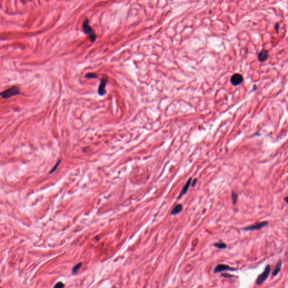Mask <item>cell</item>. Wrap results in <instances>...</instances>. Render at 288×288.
Returning <instances> with one entry per match:
<instances>
[{"mask_svg":"<svg viewBox=\"0 0 288 288\" xmlns=\"http://www.w3.org/2000/svg\"><path fill=\"white\" fill-rule=\"evenodd\" d=\"M191 178H189L188 181H187V182H186L185 185L184 186V187H183V188L182 189L181 193H180V196L178 197L179 198L180 197H181L182 195H183L184 194H185L187 193V191H188V190L189 189V187L191 185Z\"/></svg>","mask_w":288,"mask_h":288,"instance_id":"cell-9","label":"cell"},{"mask_svg":"<svg viewBox=\"0 0 288 288\" xmlns=\"http://www.w3.org/2000/svg\"><path fill=\"white\" fill-rule=\"evenodd\" d=\"M237 197H238L237 194H236L235 192H232V201H233V203H234V204H235L236 202Z\"/></svg>","mask_w":288,"mask_h":288,"instance_id":"cell-16","label":"cell"},{"mask_svg":"<svg viewBox=\"0 0 288 288\" xmlns=\"http://www.w3.org/2000/svg\"><path fill=\"white\" fill-rule=\"evenodd\" d=\"M285 202H286L287 203H288V196L286 197H285Z\"/></svg>","mask_w":288,"mask_h":288,"instance_id":"cell-19","label":"cell"},{"mask_svg":"<svg viewBox=\"0 0 288 288\" xmlns=\"http://www.w3.org/2000/svg\"><path fill=\"white\" fill-rule=\"evenodd\" d=\"M279 28H280V25H279V23H276V24H275V30H276V32H277V31H278V30H279Z\"/></svg>","mask_w":288,"mask_h":288,"instance_id":"cell-17","label":"cell"},{"mask_svg":"<svg viewBox=\"0 0 288 288\" xmlns=\"http://www.w3.org/2000/svg\"><path fill=\"white\" fill-rule=\"evenodd\" d=\"M20 90L18 86H12L6 91H4L1 93V97L3 99H8L12 96H16L19 94Z\"/></svg>","mask_w":288,"mask_h":288,"instance_id":"cell-2","label":"cell"},{"mask_svg":"<svg viewBox=\"0 0 288 288\" xmlns=\"http://www.w3.org/2000/svg\"><path fill=\"white\" fill-rule=\"evenodd\" d=\"M270 270L271 268L270 266L267 265L265 268L264 271L258 276L257 280L256 283L257 285H261V284H262L267 279V277L269 276Z\"/></svg>","mask_w":288,"mask_h":288,"instance_id":"cell-3","label":"cell"},{"mask_svg":"<svg viewBox=\"0 0 288 288\" xmlns=\"http://www.w3.org/2000/svg\"><path fill=\"white\" fill-rule=\"evenodd\" d=\"M281 268V262L280 261L278 263H277V265H276V267L275 268V269H274V270H273V273H272L273 276H276L280 271Z\"/></svg>","mask_w":288,"mask_h":288,"instance_id":"cell-11","label":"cell"},{"mask_svg":"<svg viewBox=\"0 0 288 288\" xmlns=\"http://www.w3.org/2000/svg\"><path fill=\"white\" fill-rule=\"evenodd\" d=\"M214 245L216 247L220 249H224V248H226L227 247L226 245L223 243V242H217V243L214 244Z\"/></svg>","mask_w":288,"mask_h":288,"instance_id":"cell-13","label":"cell"},{"mask_svg":"<svg viewBox=\"0 0 288 288\" xmlns=\"http://www.w3.org/2000/svg\"><path fill=\"white\" fill-rule=\"evenodd\" d=\"M64 286V284L61 282L57 283L54 286V288H63Z\"/></svg>","mask_w":288,"mask_h":288,"instance_id":"cell-15","label":"cell"},{"mask_svg":"<svg viewBox=\"0 0 288 288\" xmlns=\"http://www.w3.org/2000/svg\"><path fill=\"white\" fill-rule=\"evenodd\" d=\"M106 83H107L106 78L101 79L98 88V93L100 95H103L106 93L105 87H106Z\"/></svg>","mask_w":288,"mask_h":288,"instance_id":"cell-7","label":"cell"},{"mask_svg":"<svg viewBox=\"0 0 288 288\" xmlns=\"http://www.w3.org/2000/svg\"><path fill=\"white\" fill-rule=\"evenodd\" d=\"M268 53L266 50L263 49L259 52L258 54V60L259 62H263L266 61L268 58Z\"/></svg>","mask_w":288,"mask_h":288,"instance_id":"cell-6","label":"cell"},{"mask_svg":"<svg viewBox=\"0 0 288 288\" xmlns=\"http://www.w3.org/2000/svg\"><path fill=\"white\" fill-rule=\"evenodd\" d=\"M230 81L232 85L235 86H239L241 84L242 82H243V77L240 74L235 73L232 75Z\"/></svg>","mask_w":288,"mask_h":288,"instance_id":"cell-4","label":"cell"},{"mask_svg":"<svg viewBox=\"0 0 288 288\" xmlns=\"http://www.w3.org/2000/svg\"><path fill=\"white\" fill-rule=\"evenodd\" d=\"M267 225H268L267 222H262L256 223V224H254L253 225H251V226H249L245 227L244 229V230H245V231H253V230H259V229H261L263 227H264L265 226H267Z\"/></svg>","mask_w":288,"mask_h":288,"instance_id":"cell-5","label":"cell"},{"mask_svg":"<svg viewBox=\"0 0 288 288\" xmlns=\"http://www.w3.org/2000/svg\"><path fill=\"white\" fill-rule=\"evenodd\" d=\"M222 275L223 276H225V277H231V275H228V274H222Z\"/></svg>","mask_w":288,"mask_h":288,"instance_id":"cell-18","label":"cell"},{"mask_svg":"<svg viewBox=\"0 0 288 288\" xmlns=\"http://www.w3.org/2000/svg\"><path fill=\"white\" fill-rule=\"evenodd\" d=\"M83 29L84 32L88 35L89 37L90 40L91 42H94L96 40V36L95 31L93 30V29L89 25V21L88 19H85L84 22L83 23Z\"/></svg>","mask_w":288,"mask_h":288,"instance_id":"cell-1","label":"cell"},{"mask_svg":"<svg viewBox=\"0 0 288 288\" xmlns=\"http://www.w3.org/2000/svg\"><path fill=\"white\" fill-rule=\"evenodd\" d=\"M182 206L181 204H177L176 205L175 208H173L172 210L171 211V214L172 215H176L177 214L181 212L182 210Z\"/></svg>","mask_w":288,"mask_h":288,"instance_id":"cell-10","label":"cell"},{"mask_svg":"<svg viewBox=\"0 0 288 288\" xmlns=\"http://www.w3.org/2000/svg\"><path fill=\"white\" fill-rule=\"evenodd\" d=\"M86 78L88 79H93V78H98V75L96 74L93 73H88L87 75H86Z\"/></svg>","mask_w":288,"mask_h":288,"instance_id":"cell-14","label":"cell"},{"mask_svg":"<svg viewBox=\"0 0 288 288\" xmlns=\"http://www.w3.org/2000/svg\"><path fill=\"white\" fill-rule=\"evenodd\" d=\"M231 270V268L227 265H217L216 267H215L214 270V272H219L225 270Z\"/></svg>","mask_w":288,"mask_h":288,"instance_id":"cell-8","label":"cell"},{"mask_svg":"<svg viewBox=\"0 0 288 288\" xmlns=\"http://www.w3.org/2000/svg\"><path fill=\"white\" fill-rule=\"evenodd\" d=\"M82 265V263H79L78 264L76 265L75 266L73 267V268H72V273L73 274H75L77 273L78 270H79V268H80L81 267V266Z\"/></svg>","mask_w":288,"mask_h":288,"instance_id":"cell-12","label":"cell"}]
</instances>
